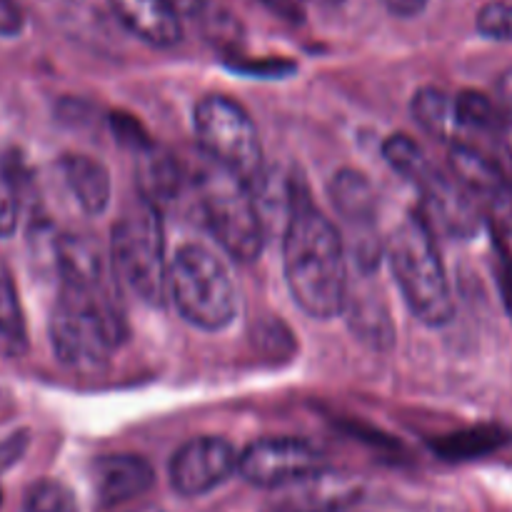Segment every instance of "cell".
<instances>
[{
    "mask_svg": "<svg viewBox=\"0 0 512 512\" xmlns=\"http://www.w3.org/2000/svg\"><path fill=\"white\" fill-rule=\"evenodd\" d=\"M285 280L295 303L318 320H330L345 310L348 263L338 228L310 203L303 190L283 233Z\"/></svg>",
    "mask_w": 512,
    "mask_h": 512,
    "instance_id": "cell-1",
    "label": "cell"
},
{
    "mask_svg": "<svg viewBox=\"0 0 512 512\" xmlns=\"http://www.w3.org/2000/svg\"><path fill=\"white\" fill-rule=\"evenodd\" d=\"M125 338V318L113 290L60 285L50 315L55 358L73 370L103 368Z\"/></svg>",
    "mask_w": 512,
    "mask_h": 512,
    "instance_id": "cell-2",
    "label": "cell"
},
{
    "mask_svg": "<svg viewBox=\"0 0 512 512\" xmlns=\"http://www.w3.org/2000/svg\"><path fill=\"white\" fill-rule=\"evenodd\" d=\"M385 258L405 303L420 323L430 328L448 325L455 315L453 290L433 238V225L423 215H408L390 233Z\"/></svg>",
    "mask_w": 512,
    "mask_h": 512,
    "instance_id": "cell-3",
    "label": "cell"
},
{
    "mask_svg": "<svg viewBox=\"0 0 512 512\" xmlns=\"http://www.w3.org/2000/svg\"><path fill=\"white\" fill-rule=\"evenodd\" d=\"M168 295L190 325L208 333L228 328L238 313V290L220 258L203 245H183L170 260Z\"/></svg>",
    "mask_w": 512,
    "mask_h": 512,
    "instance_id": "cell-4",
    "label": "cell"
},
{
    "mask_svg": "<svg viewBox=\"0 0 512 512\" xmlns=\"http://www.w3.org/2000/svg\"><path fill=\"white\" fill-rule=\"evenodd\" d=\"M113 265L118 278L143 303L158 305L168 298V270L160 210L143 198L123 213L113 228Z\"/></svg>",
    "mask_w": 512,
    "mask_h": 512,
    "instance_id": "cell-5",
    "label": "cell"
},
{
    "mask_svg": "<svg viewBox=\"0 0 512 512\" xmlns=\"http://www.w3.org/2000/svg\"><path fill=\"white\" fill-rule=\"evenodd\" d=\"M195 135L218 168L253 183L263 173V145L248 110L225 95H208L195 105Z\"/></svg>",
    "mask_w": 512,
    "mask_h": 512,
    "instance_id": "cell-6",
    "label": "cell"
},
{
    "mask_svg": "<svg viewBox=\"0 0 512 512\" xmlns=\"http://www.w3.org/2000/svg\"><path fill=\"white\" fill-rule=\"evenodd\" d=\"M203 213L213 238L238 263H255L265 248L263 215L245 180L218 168L203 183Z\"/></svg>",
    "mask_w": 512,
    "mask_h": 512,
    "instance_id": "cell-7",
    "label": "cell"
},
{
    "mask_svg": "<svg viewBox=\"0 0 512 512\" xmlns=\"http://www.w3.org/2000/svg\"><path fill=\"white\" fill-rule=\"evenodd\" d=\"M383 155L395 173L403 175L410 185L423 193L435 218L453 235H468L478 223L473 203L465 198L458 185L450 183L433 163L428 153L408 135H390L383 143Z\"/></svg>",
    "mask_w": 512,
    "mask_h": 512,
    "instance_id": "cell-8",
    "label": "cell"
},
{
    "mask_svg": "<svg viewBox=\"0 0 512 512\" xmlns=\"http://www.w3.org/2000/svg\"><path fill=\"white\" fill-rule=\"evenodd\" d=\"M323 468H328V463L315 445L298 438H268L240 453L238 473L250 485L278 490Z\"/></svg>",
    "mask_w": 512,
    "mask_h": 512,
    "instance_id": "cell-9",
    "label": "cell"
},
{
    "mask_svg": "<svg viewBox=\"0 0 512 512\" xmlns=\"http://www.w3.org/2000/svg\"><path fill=\"white\" fill-rule=\"evenodd\" d=\"M238 465V448L225 438H193L170 460V483L185 498H198L238 473Z\"/></svg>",
    "mask_w": 512,
    "mask_h": 512,
    "instance_id": "cell-10",
    "label": "cell"
},
{
    "mask_svg": "<svg viewBox=\"0 0 512 512\" xmlns=\"http://www.w3.org/2000/svg\"><path fill=\"white\" fill-rule=\"evenodd\" d=\"M365 485L358 475L323 468L295 483L270 490V512H345L360 503Z\"/></svg>",
    "mask_w": 512,
    "mask_h": 512,
    "instance_id": "cell-11",
    "label": "cell"
},
{
    "mask_svg": "<svg viewBox=\"0 0 512 512\" xmlns=\"http://www.w3.org/2000/svg\"><path fill=\"white\" fill-rule=\"evenodd\" d=\"M155 483L153 465L140 455H105L93 468V485L98 503L115 508L148 493Z\"/></svg>",
    "mask_w": 512,
    "mask_h": 512,
    "instance_id": "cell-12",
    "label": "cell"
},
{
    "mask_svg": "<svg viewBox=\"0 0 512 512\" xmlns=\"http://www.w3.org/2000/svg\"><path fill=\"white\" fill-rule=\"evenodd\" d=\"M120 23L153 48H173L183 38L180 15L165 0H108Z\"/></svg>",
    "mask_w": 512,
    "mask_h": 512,
    "instance_id": "cell-13",
    "label": "cell"
},
{
    "mask_svg": "<svg viewBox=\"0 0 512 512\" xmlns=\"http://www.w3.org/2000/svg\"><path fill=\"white\" fill-rule=\"evenodd\" d=\"M135 155H138L135 158V183H138L140 198L158 210L173 203L180 195L185 178L180 160L158 143H150L148 148L138 150Z\"/></svg>",
    "mask_w": 512,
    "mask_h": 512,
    "instance_id": "cell-14",
    "label": "cell"
},
{
    "mask_svg": "<svg viewBox=\"0 0 512 512\" xmlns=\"http://www.w3.org/2000/svg\"><path fill=\"white\" fill-rule=\"evenodd\" d=\"M60 173H63L65 188L70 190L83 213L100 215L108 210L110 198H113V183H110L108 168L100 160L80 153L63 155Z\"/></svg>",
    "mask_w": 512,
    "mask_h": 512,
    "instance_id": "cell-15",
    "label": "cell"
},
{
    "mask_svg": "<svg viewBox=\"0 0 512 512\" xmlns=\"http://www.w3.org/2000/svg\"><path fill=\"white\" fill-rule=\"evenodd\" d=\"M328 190L340 218L348 220L350 225H358V228L375 223V215H378V193H375L373 183L363 173H358L353 168L338 170L333 175V180H330Z\"/></svg>",
    "mask_w": 512,
    "mask_h": 512,
    "instance_id": "cell-16",
    "label": "cell"
},
{
    "mask_svg": "<svg viewBox=\"0 0 512 512\" xmlns=\"http://www.w3.org/2000/svg\"><path fill=\"white\" fill-rule=\"evenodd\" d=\"M450 165H453L455 175L460 183L468 185L473 193L488 195L495 203H503L510 198V185L505 180L503 170L498 163L485 158L480 150H475L468 143L450 145Z\"/></svg>",
    "mask_w": 512,
    "mask_h": 512,
    "instance_id": "cell-17",
    "label": "cell"
},
{
    "mask_svg": "<svg viewBox=\"0 0 512 512\" xmlns=\"http://www.w3.org/2000/svg\"><path fill=\"white\" fill-rule=\"evenodd\" d=\"M345 310L350 315V328L363 343L373 345V348H390L393 345V320H390V313L380 295L368 293V290H360L355 295L348 293Z\"/></svg>",
    "mask_w": 512,
    "mask_h": 512,
    "instance_id": "cell-18",
    "label": "cell"
},
{
    "mask_svg": "<svg viewBox=\"0 0 512 512\" xmlns=\"http://www.w3.org/2000/svg\"><path fill=\"white\" fill-rule=\"evenodd\" d=\"M510 440L512 433L500 425H475V428L458 430V433L435 440L433 450L443 460H475L495 453Z\"/></svg>",
    "mask_w": 512,
    "mask_h": 512,
    "instance_id": "cell-19",
    "label": "cell"
},
{
    "mask_svg": "<svg viewBox=\"0 0 512 512\" xmlns=\"http://www.w3.org/2000/svg\"><path fill=\"white\" fill-rule=\"evenodd\" d=\"M413 115L428 133L435 138L450 140V143H460L458 113H455V95H448L445 90L438 88H420L413 95Z\"/></svg>",
    "mask_w": 512,
    "mask_h": 512,
    "instance_id": "cell-20",
    "label": "cell"
},
{
    "mask_svg": "<svg viewBox=\"0 0 512 512\" xmlns=\"http://www.w3.org/2000/svg\"><path fill=\"white\" fill-rule=\"evenodd\" d=\"M0 338L13 348L23 350L28 345V328H25L23 305H20L18 288L13 273L0 260Z\"/></svg>",
    "mask_w": 512,
    "mask_h": 512,
    "instance_id": "cell-21",
    "label": "cell"
},
{
    "mask_svg": "<svg viewBox=\"0 0 512 512\" xmlns=\"http://www.w3.org/2000/svg\"><path fill=\"white\" fill-rule=\"evenodd\" d=\"M455 113H458L463 133H483V130H493L500 125L490 98H485L483 93H475V90H463V93L455 95Z\"/></svg>",
    "mask_w": 512,
    "mask_h": 512,
    "instance_id": "cell-22",
    "label": "cell"
},
{
    "mask_svg": "<svg viewBox=\"0 0 512 512\" xmlns=\"http://www.w3.org/2000/svg\"><path fill=\"white\" fill-rule=\"evenodd\" d=\"M23 512H75V498L58 480H38L25 493Z\"/></svg>",
    "mask_w": 512,
    "mask_h": 512,
    "instance_id": "cell-23",
    "label": "cell"
},
{
    "mask_svg": "<svg viewBox=\"0 0 512 512\" xmlns=\"http://www.w3.org/2000/svg\"><path fill=\"white\" fill-rule=\"evenodd\" d=\"M20 180L18 170L3 160L0 163V238H10L18 228Z\"/></svg>",
    "mask_w": 512,
    "mask_h": 512,
    "instance_id": "cell-24",
    "label": "cell"
},
{
    "mask_svg": "<svg viewBox=\"0 0 512 512\" xmlns=\"http://www.w3.org/2000/svg\"><path fill=\"white\" fill-rule=\"evenodd\" d=\"M480 35L490 40H512V5L510 3H488L480 8L475 18Z\"/></svg>",
    "mask_w": 512,
    "mask_h": 512,
    "instance_id": "cell-25",
    "label": "cell"
},
{
    "mask_svg": "<svg viewBox=\"0 0 512 512\" xmlns=\"http://www.w3.org/2000/svg\"><path fill=\"white\" fill-rule=\"evenodd\" d=\"M25 18H23V10L15 0H0V35L3 38H13L23 30Z\"/></svg>",
    "mask_w": 512,
    "mask_h": 512,
    "instance_id": "cell-26",
    "label": "cell"
},
{
    "mask_svg": "<svg viewBox=\"0 0 512 512\" xmlns=\"http://www.w3.org/2000/svg\"><path fill=\"white\" fill-rule=\"evenodd\" d=\"M25 445H28V433H15L0 440V473L10 468L15 460H20V455L25 453Z\"/></svg>",
    "mask_w": 512,
    "mask_h": 512,
    "instance_id": "cell-27",
    "label": "cell"
},
{
    "mask_svg": "<svg viewBox=\"0 0 512 512\" xmlns=\"http://www.w3.org/2000/svg\"><path fill=\"white\" fill-rule=\"evenodd\" d=\"M385 3H388V8L393 10V13L413 15V13H420L428 0H385Z\"/></svg>",
    "mask_w": 512,
    "mask_h": 512,
    "instance_id": "cell-28",
    "label": "cell"
},
{
    "mask_svg": "<svg viewBox=\"0 0 512 512\" xmlns=\"http://www.w3.org/2000/svg\"><path fill=\"white\" fill-rule=\"evenodd\" d=\"M498 93H500V98H503V103L512 110V68L505 70V73L500 75Z\"/></svg>",
    "mask_w": 512,
    "mask_h": 512,
    "instance_id": "cell-29",
    "label": "cell"
},
{
    "mask_svg": "<svg viewBox=\"0 0 512 512\" xmlns=\"http://www.w3.org/2000/svg\"><path fill=\"white\" fill-rule=\"evenodd\" d=\"M498 128H500V135H503V143H505V148H508V153L512 155V118L503 120V123H500Z\"/></svg>",
    "mask_w": 512,
    "mask_h": 512,
    "instance_id": "cell-30",
    "label": "cell"
},
{
    "mask_svg": "<svg viewBox=\"0 0 512 512\" xmlns=\"http://www.w3.org/2000/svg\"><path fill=\"white\" fill-rule=\"evenodd\" d=\"M263 3L270 5L273 10H280V13H285V15H295V8L290 0H263Z\"/></svg>",
    "mask_w": 512,
    "mask_h": 512,
    "instance_id": "cell-31",
    "label": "cell"
},
{
    "mask_svg": "<svg viewBox=\"0 0 512 512\" xmlns=\"http://www.w3.org/2000/svg\"><path fill=\"white\" fill-rule=\"evenodd\" d=\"M503 215L505 218H510V223H512V198H508V200H503Z\"/></svg>",
    "mask_w": 512,
    "mask_h": 512,
    "instance_id": "cell-32",
    "label": "cell"
},
{
    "mask_svg": "<svg viewBox=\"0 0 512 512\" xmlns=\"http://www.w3.org/2000/svg\"><path fill=\"white\" fill-rule=\"evenodd\" d=\"M128 512H165V510L155 508V505H148V508H138V510H128Z\"/></svg>",
    "mask_w": 512,
    "mask_h": 512,
    "instance_id": "cell-33",
    "label": "cell"
},
{
    "mask_svg": "<svg viewBox=\"0 0 512 512\" xmlns=\"http://www.w3.org/2000/svg\"><path fill=\"white\" fill-rule=\"evenodd\" d=\"M315 3H335V0H315Z\"/></svg>",
    "mask_w": 512,
    "mask_h": 512,
    "instance_id": "cell-34",
    "label": "cell"
},
{
    "mask_svg": "<svg viewBox=\"0 0 512 512\" xmlns=\"http://www.w3.org/2000/svg\"><path fill=\"white\" fill-rule=\"evenodd\" d=\"M0 500H3V493H0Z\"/></svg>",
    "mask_w": 512,
    "mask_h": 512,
    "instance_id": "cell-35",
    "label": "cell"
}]
</instances>
